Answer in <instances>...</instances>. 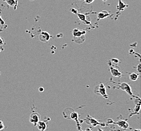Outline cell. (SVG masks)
<instances>
[{
    "label": "cell",
    "instance_id": "4fadbf2b",
    "mask_svg": "<svg viewBox=\"0 0 141 131\" xmlns=\"http://www.w3.org/2000/svg\"><path fill=\"white\" fill-rule=\"evenodd\" d=\"M130 79L132 81H135L138 79L139 74L136 73H132L130 74Z\"/></svg>",
    "mask_w": 141,
    "mask_h": 131
},
{
    "label": "cell",
    "instance_id": "7c38bea8",
    "mask_svg": "<svg viewBox=\"0 0 141 131\" xmlns=\"http://www.w3.org/2000/svg\"><path fill=\"white\" fill-rule=\"evenodd\" d=\"M77 15L78 17V18H79V19L82 21V22H85V23L86 24H90V23H89V22L87 21L86 20V17H85V15L83 14H79V13H77Z\"/></svg>",
    "mask_w": 141,
    "mask_h": 131
},
{
    "label": "cell",
    "instance_id": "d6986e66",
    "mask_svg": "<svg viewBox=\"0 0 141 131\" xmlns=\"http://www.w3.org/2000/svg\"><path fill=\"white\" fill-rule=\"evenodd\" d=\"M39 90L40 92H43V91H44V89L43 87H40V88H39Z\"/></svg>",
    "mask_w": 141,
    "mask_h": 131
},
{
    "label": "cell",
    "instance_id": "2e32d148",
    "mask_svg": "<svg viewBox=\"0 0 141 131\" xmlns=\"http://www.w3.org/2000/svg\"><path fill=\"white\" fill-rule=\"evenodd\" d=\"M6 1L7 2V3L10 6H13V4H14V0H6Z\"/></svg>",
    "mask_w": 141,
    "mask_h": 131
},
{
    "label": "cell",
    "instance_id": "8fae6325",
    "mask_svg": "<svg viewBox=\"0 0 141 131\" xmlns=\"http://www.w3.org/2000/svg\"><path fill=\"white\" fill-rule=\"evenodd\" d=\"M87 120H88V122H88L87 123L89 124V125H91L93 127H95L98 125H101V123H100L98 122L97 121H96L95 119H93V118H91L90 119H87Z\"/></svg>",
    "mask_w": 141,
    "mask_h": 131
},
{
    "label": "cell",
    "instance_id": "30bf717a",
    "mask_svg": "<svg viewBox=\"0 0 141 131\" xmlns=\"http://www.w3.org/2000/svg\"><path fill=\"white\" fill-rule=\"evenodd\" d=\"M85 33V31H81L78 29H75L73 30V35L76 37H81L82 35H84Z\"/></svg>",
    "mask_w": 141,
    "mask_h": 131
},
{
    "label": "cell",
    "instance_id": "ac0fdd59",
    "mask_svg": "<svg viewBox=\"0 0 141 131\" xmlns=\"http://www.w3.org/2000/svg\"><path fill=\"white\" fill-rule=\"evenodd\" d=\"M0 24H2V25H4L5 24V22L4 21V20L2 19L1 16H0Z\"/></svg>",
    "mask_w": 141,
    "mask_h": 131
},
{
    "label": "cell",
    "instance_id": "5b68a950",
    "mask_svg": "<svg viewBox=\"0 0 141 131\" xmlns=\"http://www.w3.org/2000/svg\"><path fill=\"white\" fill-rule=\"evenodd\" d=\"M38 129L41 131H45L47 128V124L45 121H39L37 125Z\"/></svg>",
    "mask_w": 141,
    "mask_h": 131
},
{
    "label": "cell",
    "instance_id": "277c9868",
    "mask_svg": "<svg viewBox=\"0 0 141 131\" xmlns=\"http://www.w3.org/2000/svg\"><path fill=\"white\" fill-rule=\"evenodd\" d=\"M50 38V35L48 32L46 31L42 32L39 35V39L42 42L45 43L48 41Z\"/></svg>",
    "mask_w": 141,
    "mask_h": 131
},
{
    "label": "cell",
    "instance_id": "9c48e42d",
    "mask_svg": "<svg viewBox=\"0 0 141 131\" xmlns=\"http://www.w3.org/2000/svg\"><path fill=\"white\" fill-rule=\"evenodd\" d=\"M110 70L112 75L114 77H120L121 76V73L116 68H113L112 66L110 67Z\"/></svg>",
    "mask_w": 141,
    "mask_h": 131
},
{
    "label": "cell",
    "instance_id": "7a4b0ae2",
    "mask_svg": "<svg viewBox=\"0 0 141 131\" xmlns=\"http://www.w3.org/2000/svg\"><path fill=\"white\" fill-rule=\"evenodd\" d=\"M40 114L37 112H33L30 115V121L34 126H36L37 123L40 121Z\"/></svg>",
    "mask_w": 141,
    "mask_h": 131
},
{
    "label": "cell",
    "instance_id": "52a82bcc",
    "mask_svg": "<svg viewBox=\"0 0 141 131\" xmlns=\"http://www.w3.org/2000/svg\"><path fill=\"white\" fill-rule=\"evenodd\" d=\"M128 6H129L128 5H127L125 3L122 2L121 0H119V3L117 6V9L119 11H123Z\"/></svg>",
    "mask_w": 141,
    "mask_h": 131
},
{
    "label": "cell",
    "instance_id": "ba28073f",
    "mask_svg": "<svg viewBox=\"0 0 141 131\" xmlns=\"http://www.w3.org/2000/svg\"><path fill=\"white\" fill-rule=\"evenodd\" d=\"M110 14L107 11H103L100 12L98 14V19H103L107 17H108Z\"/></svg>",
    "mask_w": 141,
    "mask_h": 131
},
{
    "label": "cell",
    "instance_id": "e0dca14e",
    "mask_svg": "<svg viewBox=\"0 0 141 131\" xmlns=\"http://www.w3.org/2000/svg\"><path fill=\"white\" fill-rule=\"evenodd\" d=\"M95 0H84V2L86 4H91Z\"/></svg>",
    "mask_w": 141,
    "mask_h": 131
},
{
    "label": "cell",
    "instance_id": "44dd1931",
    "mask_svg": "<svg viewBox=\"0 0 141 131\" xmlns=\"http://www.w3.org/2000/svg\"><path fill=\"white\" fill-rule=\"evenodd\" d=\"M137 68H138V69L139 72L140 73V72H141V64H139L138 65V66Z\"/></svg>",
    "mask_w": 141,
    "mask_h": 131
},
{
    "label": "cell",
    "instance_id": "5bb4252c",
    "mask_svg": "<svg viewBox=\"0 0 141 131\" xmlns=\"http://www.w3.org/2000/svg\"><path fill=\"white\" fill-rule=\"evenodd\" d=\"M78 117L79 115L77 113L75 112H73L70 114V118L73 120H74L76 122H77V123H78Z\"/></svg>",
    "mask_w": 141,
    "mask_h": 131
},
{
    "label": "cell",
    "instance_id": "603a6c76",
    "mask_svg": "<svg viewBox=\"0 0 141 131\" xmlns=\"http://www.w3.org/2000/svg\"><path fill=\"white\" fill-rule=\"evenodd\" d=\"M31 1H34V0H31Z\"/></svg>",
    "mask_w": 141,
    "mask_h": 131
},
{
    "label": "cell",
    "instance_id": "ffe728a7",
    "mask_svg": "<svg viewBox=\"0 0 141 131\" xmlns=\"http://www.w3.org/2000/svg\"><path fill=\"white\" fill-rule=\"evenodd\" d=\"M4 44V43H3V39H2V38L0 37V45H3Z\"/></svg>",
    "mask_w": 141,
    "mask_h": 131
},
{
    "label": "cell",
    "instance_id": "6da1fadb",
    "mask_svg": "<svg viewBox=\"0 0 141 131\" xmlns=\"http://www.w3.org/2000/svg\"><path fill=\"white\" fill-rule=\"evenodd\" d=\"M94 92H95L96 94H100L102 95L103 97L105 98L108 97V96H107V94L106 93L105 86L102 83H101L99 85H98L96 87L95 90H94Z\"/></svg>",
    "mask_w": 141,
    "mask_h": 131
},
{
    "label": "cell",
    "instance_id": "3957f363",
    "mask_svg": "<svg viewBox=\"0 0 141 131\" xmlns=\"http://www.w3.org/2000/svg\"><path fill=\"white\" fill-rule=\"evenodd\" d=\"M119 87L121 89H122V90L125 91L130 95L132 96V97H136L135 96L133 95V93H132L131 88L128 84L126 83H125V82H123V83H122L120 84Z\"/></svg>",
    "mask_w": 141,
    "mask_h": 131
},
{
    "label": "cell",
    "instance_id": "7402d4cb",
    "mask_svg": "<svg viewBox=\"0 0 141 131\" xmlns=\"http://www.w3.org/2000/svg\"><path fill=\"white\" fill-rule=\"evenodd\" d=\"M102 1H103V2H106L107 0H102Z\"/></svg>",
    "mask_w": 141,
    "mask_h": 131
},
{
    "label": "cell",
    "instance_id": "9a60e30c",
    "mask_svg": "<svg viewBox=\"0 0 141 131\" xmlns=\"http://www.w3.org/2000/svg\"><path fill=\"white\" fill-rule=\"evenodd\" d=\"M4 128L5 127H4V125L3 121L0 120V131L3 130L4 129Z\"/></svg>",
    "mask_w": 141,
    "mask_h": 131
},
{
    "label": "cell",
    "instance_id": "8992f818",
    "mask_svg": "<svg viewBox=\"0 0 141 131\" xmlns=\"http://www.w3.org/2000/svg\"><path fill=\"white\" fill-rule=\"evenodd\" d=\"M115 123H116L117 125L120 127V128H121L123 129H126L127 128H129V124L127 123V122L124 120H119L117 122H116Z\"/></svg>",
    "mask_w": 141,
    "mask_h": 131
}]
</instances>
